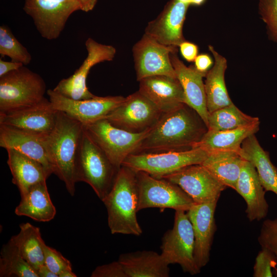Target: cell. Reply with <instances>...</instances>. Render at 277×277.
Returning <instances> with one entry per match:
<instances>
[{
  "label": "cell",
  "instance_id": "1f68e13d",
  "mask_svg": "<svg viewBox=\"0 0 277 277\" xmlns=\"http://www.w3.org/2000/svg\"><path fill=\"white\" fill-rule=\"evenodd\" d=\"M0 276L38 277V275L10 240L3 246L1 251Z\"/></svg>",
  "mask_w": 277,
  "mask_h": 277
},
{
  "label": "cell",
  "instance_id": "ffe728a7",
  "mask_svg": "<svg viewBox=\"0 0 277 277\" xmlns=\"http://www.w3.org/2000/svg\"><path fill=\"white\" fill-rule=\"evenodd\" d=\"M170 60L183 90L185 104L195 110L207 125L209 112L203 80L206 73L200 72L194 66H186L179 58L177 51L171 53Z\"/></svg>",
  "mask_w": 277,
  "mask_h": 277
},
{
  "label": "cell",
  "instance_id": "30bf717a",
  "mask_svg": "<svg viewBox=\"0 0 277 277\" xmlns=\"http://www.w3.org/2000/svg\"><path fill=\"white\" fill-rule=\"evenodd\" d=\"M24 10L31 17L41 36L56 39L70 16L80 10L76 0H25Z\"/></svg>",
  "mask_w": 277,
  "mask_h": 277
},
{
  "label": "cell",
  "instance_id": "4fadbf2b",
  "mask_svg": "<svg viewBox=\"0 0 277 277\" xmlns=\"http://www.w3.org/2000/svg\"><path fill=\"white\" fill-rule=\"evenodd\" d=\"M161 178L180 186L195 204L217 201L227 187L201 164L186 166Z\"/></svg>",
  "mask_w": 277,
  "mask_h": 277
},
{
  "label": "cell",
  "instance_id": "52a82bcc",
  "mask_svg": "<svg viewBox=\"0 0 277 277\" xmlns=\"http://www.w3.org/2000/svg\"><path fill=\"white\" fill-rule=\"evenodd\" d=\"M138 211L148 208L187 211L195 203L177 185L142 171H136Z\"/></svg>",
  "mask_w": 277,
  "mask_h": 277
},
{
  "label": "cell",
  "instance_id": "ab89813d",
  "mask_svg": "<svg viewBox=\"0 0 277 277\" xmlns=\"http://www.w3.org/2000/svg\"><path fill=\"white\" fill-rule=\"evenodd\" d=\"M194 67L200 72L206 73L212 65L211 57L207 54L197 55L194 61Z\"/></svg>",
  "mask_w": 277,
  "mask_h": 277
},
{
  "label": "cell",
  "instance_id": "5bb4252c",
  "mask_svg": "<svg viewBox=\"0 0 277 277\" xmlns=\"http://www.w3.org/2000/svg\"><path fill=\"white\" fill-rule=\"evenodd\" d=\"M47 93L53 107L81 122L84 126L105 118L125 100L122 96H98L74 100L67 98L53 89Z\"/></svg>",
  "mask_w": 277,
  "mask_h": 277
},
{
  "label": "cell",
  "instance_id": "b9f144b4",
  "mask_svg": "<svg viewBox=\"0 0 277 277\" xmlns=\"http://www.w3.org/2000/svg\"><path fill=\"white\" fill-rule=\"evenodd\" d=\"M81 6V10L84 12L91 11L95 6L97 0H76Z\"/></svg>",
  "mask_w": 277,
  "mask_h": 277
},
{
  "label": "cell",
  "instance_id": "f35d334b",
  "mask_svg": "<svg viewBox=\"0 0 277 277\" xmlns=\"http://www.w3.org/2000/svg\"><path fill=\"white\" fill-rule=\"evenodd\" d=\"M183 58L189 62L194 61L198 53V47L195 44L188 42H183L179 46Z\"/></svg>",
  "mask_w": 277,
  "mask_h": 277
},
{
  "label": "cell",
  "instance_id": "2e32d148",
  "mask_svg": "<svg viewBox=\"0 0 277 277\" xmlns=\"http://www.w3.org/2000/svg\"><path fill=\"white\" fill-rule=\"evenodd\" d=\"M58 111L50 100L45 97L31 106L0 113V125L37 134H45L54 128Z\"/></svg>",
  "mask_w": 277,
  "mask_h": 277
},
{
  "label": "cell",
  "instance_id": "6da1fadb",
  "mask_svg": "<svg viewBox=\"0 0 277 277\" xmlns=\"http://www.w3.org/2000/svg\"><path fill=\"white\" fill-rule=\"evenodd\" d=\"M207 130V125L196 111L183 104L163 113L133 153L190 150Z\"/></svg>",
  "mask_w": 277,
  "mask_h": 277
},
{
  "label": "cell",
  "instance_id": "5b68a950",
  "mask_svg": "<svg viewBox=\"0 0 277 277\" xmlns=\"http://www.w3.org/2000/svg\"><path fill=\"white\" fill-rule=\"evenodd\" d=\"M45 92L43 78L26 67L10 71L0 77V113L33 105Z\"/></svg>",
  "mask_w": 277,
  "mask_h": 277
},
{
  "label": "cell",
  "instance_id": "7402d4cb",
  "mask_svg": "<svg viewBox=\"0 0 277 277\" xmlns=\"http://www.w3.org/2000/svg\"><path fill=\"white\" fill-rule=\"evenodd\" d=\"M0 146L6 150H16L37 161L44 166L49 175L53 173L42 144L41 135L0 125Z\"/></svg>",
  "mask_w": 277,
  "mask_h": 277
},
{
  "label": "cell",
  "instance_id": "836d02e7",
  "mask_svg": "<svg viewBox=\"0 0 277 277\" xmlns=\"http://www.w3.org/2000/svg\"><path fill=\"white\" fill-rule=\"evenodd\" d=\"M258 10L269 39L277 44V0H258Z\"/></svg>",
  "mask_w": 277,
  "mask_h": 277
},
{
  "label": "cell",
  "instance_id": "44dd1931",
  "mask_svg": "<svg viewBox=\"0 0 277 277\" xmlns=\"http://www.w3.org/2000/svg\"><path fill=\"white\" fill-rule=\"evenodd\" d=\"M235 190L245 200L246 213L250 222L265 217L268 204L265 198V190L254 166L245 160Z\"/></svg>",
  "mask_w": 277,
  "mask_h": 277
},
{
  "label": "cell",
  "instance_id": "ee69618b",
  "mask_svg": "<svg viewBox=\"0 0 277 277\" xmlns=\"http://www.w3.org/2000/svg\"><path fill=\"white\" fill-rule=\"evenodd\" d=\"M179 1L188 4L189 6L190 5H193L196 6H200L202 5L206 0H179Z\"/></svg>",
  "mask_w": 277,
  "mask_h": 277
},
{
  "label": "cell",
  "instance_id": "3957f363",
  "mask_svg": "<svg viewBox=\"0 0 277 277\" xmlns=\"http://www.w3.org/2000/svg\"><path fill=\"white\" fill-rule=\"evenodd\" d=\"M102 201L107 210L108 225L112 234H142L136 216L138 197L136 171L122 166L110 191Z\"/></svg>",
  "mask_w": 277,
  "mask_h": 277
},
{
  "label": "cell",
  "instance_id": "d590c367",
  "mask_svg": "<svg viewBox=\"0 0 277 277\" xmlns=\"http://www.w3.org/2000/svg\"><path fill=\"white\" fill-rule=\"evenodd\" d=\"M277 259L269 250L262 248L256 258L253 266L254 277H272L273 270L276 268Z\"/></svg>",
  "mask_w": 277,
  "mask_h": 277
},
{
  "label": "cell",
  "instance_id": "8fae6325",
  "mask_svg": "<svg viewBox=\"0 0 277 277\" xmlns=\"http://www.w3.org/2000/svg\"><path fill=\"white\" fill-rule=\"evenodd\" d=\"M163 112L138 91L126 97L120 106L106 117L110 124L133 133L151 129Z\"/></svg>",
  "mask_w": 277,
  "mask_h": 277
},
{
  "label": "cell",
  "instance_id": "4316f807",
  "mask_svg": "<svg viewBox=\"0 0 277 277\" xmlns=\"http://www.w3.org/2000/svg\"><path fill=\"white\" fill-rule=\"evenodd\" d=\"M21 198L15 209L16 215L44 222H49L54 217L56 209L51 200L46 181L32 186Z\"/></svg>",
  "mask_w": 277,
  "mask_h": 277
},
{
  "label": "cell",
  "instance_id": "f6af8a7d",
  "mask_svg": "<svg viewBox=\"0 0 277 277\" xmlns=\"http://www.w3.org/2000/svg\"><path fill=\"white\" fill-rule=\"evenodd\" d=\"M76 275L72 271V270H67L62 272L59 274L58 277H76Z\"/></svg>",
  "mask_w": 277,
  "mask_h": 277
},
{
  "label": "cell",
  "instance_id": "9c48e42d",
  "mask_svg": "<svg viewBox=\"0 0 277 277\" xmlns=\"http://www.w3.org/2000/svg\"><path fill=\"white\" fill-rule=\"evenodd\" d=\"M84 128L111 163L118 168H120L129 155L136 151L151 129L142 133H133L113 126L106 118L85 125Z\"/></svg>",
  "mask_w": 277,
  "mask_h": 277
},
{
  "label": "cell",
  "instance_id": "8992f818",
  "mask_svg": "<svg viewBox=\"0 0 277 277\" xmlns=\"http://www.w3.org/2000/svg\"><path fill=\"white\" fill-rule=\"evenodd\" d=\"M173 226L163 235L161 255L167 263L180 265L191 275L200 272L194 258V236L192 224L186 211L175 210Z\"/></svg>",
  "mask_w": 277,
  "mask_h": 277
},
{
  "label": "cell",
  "instance_id": "8d00e7d4",
  "mask_svg": "<svg viewBox=\"0 0 277 277\" xmlns=\"http://www.w3.org/2000/svg\"><path fill=\"white\" fill-rule=\"evenodd\" d=\"M45 264L54 273L59 275L62 272L72 270L70 262L56 250L44 244Z\"/></svg>",
  "mask_w": 277,
  "mask_h": 277
},
{
  "label": "cell",
  "instance_id": "4dcf8cb0",
  "mask_svg": "<svg viewBox=\"0 0 277 277\" xmlns=\"http://www.w3.org/2000/svg\"><path fill=\"white\" fill-rule=\"evenodd\" d=\"M259 122L258 117L244 113L232 104L209 113L207 126L209 130L222 131L243 127Z\"/></svg>",
  "mask_w": 277,
  "mask_h": 277
},
{
  "label": "cell",
  "instance_id": "74e56055",
  "mask_svg": "<svg viewBox=\"0 0 277 277\" xmlns=\"http://www.w3.org/2000/svg\"><path fill=\"white\" fill-rule=\"evenodd\" d=\"M91 277H127L118 261L97 266L92 271Z\"/></svg>",
  "mask_w": 277,
  "mask_h": 277
},
{
  "label": "cell",
  "instance_id": "e0dca14e",
  "mask_svg": "<svg viewBox=\"0 0 277 277\" xmlns=\"http://www.w3.org/2000/svg\"><path fill=\"white\" fill-rule=\"evenodd\" d=\"M189 6L179 0H171L160 15L148 24L145 34L162 45L179 47L185 41L183 27Z\"/></svg>",
  "mask_w": 277,
  "mask_h": 277
},
{
  "label": "cell",
  "instance_id": "ba28073f",
  "mask_svg": "<svg viewBox=\"0 0 277 277\" xmlns=\"http://www.w3.org/2000/svg\"><path fill=\"white\" fill-rule=\"evenodd\" d=\"M208 154L199 147L181 151L132 153L122 166L161 178L186 166L201 164Z\"/></svg>",
  "mask_w": 277,
  "mask_h": 277
},
{
  "label": "cell",
  "instance_id": "d6a6232c",
  "mask_svg": "<svg viewBox=\"0 0 277 277\" xmlns=\"http://www.w3.org/2000/svg\"><path fill=\"white\" fill-rule=\"evenodd\" d=\"M0 54L25 65L29 64L32 60L27 49L17 39L10 29L4 25L0 27Z\"/></svg>",
  "mask_w": 277,
  "mask_h": 277
},
{
  "label": "cell",
  "instance_id": "ac0fdd59",
  "mask_svg": "<svg viewBox=\"0 0 277 277\" xmlns=\"http://www.w3.org/2000/svg\"><path fill=\"white\" fill-rule=\"evenodd\" d=\"M217 202L194 204L186 211L194 233V258L200 269L209 261L213 236L216 230L214 213Z\"/></svg>",
  "mask_w": 277,
  "mask_h": 277
},
{
  "label": "cell",
  "instance_id": "484cf974",
  "mask_svg": "<svg viewBox=\"0 0 277 277\" xmlns=\"http://www.w3.org/2000/svg\"><path fill=\"white\" fill-rule=\"evenodd\" d=\"M240 154L255 167L265 191L277 195V168L271 162L269 154L260 145L255 134L242 143Z\"/></svg>",
  "mask_w": 277,
  "mask_h": 277
},
{
  "label": "cell",
  "instance_id": "e575fe53",
  "mask_svg": "<svg viewBox=\"0 0 277 277\" xmlns=\"http://www.w3.org/2000/svg\"><path fill=\"white\" fill-rule=\"evenodd\" d=\"M258 240L262 248L272 252L277 259V218L264 221ZM273 274L277 277V267L273 270Z\"/></svg>",
  "mask_w": 277,
  "mask_h": 277
},
{
  "label": "cell",
  "instance_id": "f546056e",
  "mask_svg": "<svg viewBox=\"0 0 277 277\" xmlns=\"http://www.w3.org/2000/svg\"><path fill=\"white\" fill-rule=\"evenodd\" d=\"M10 240L17 247L24 260L37 272L45 264L44 241L40 229L29 223L20 225L19 232Z\"/></svg>",
  "mask_w": 277,
  "mask_h": 277
},
{
  "label": "cell",
  "instance_id": "83f0119b",
  "mask_svg": "<svg viewBox=\"0 0 277 277\" xmlns=\"http://www.w3.org/2000/svg\"><path fill=\"white\" fill-rule=\"evenodd\" d=\"M260 123L227 130H208L194 148L199 147L208 153L222 151L239 152L243 142L259 131Z\"/></svg>",
  "mask_w": 277,
  "mask_h": 277
},
{
  "label": "cell",
  "instance_id": "603a6c76",
  "mask_svg": "<svg viewBox=\"0 0 277 277\" xmlns=\"http://www.w3.org/2000/svg\"><path fill=\"white\" fill-rule=\"evenodd\" d=\"M7 164L12 175V183L18 188L21 196L34 185L46 181L50 176L37 161L12 149L6 150Z\"/></svg>",
  "mask_w": 277,
  "mask_h": 277
},
{
  "label": "cell",
  "instance_id": "60d3db41",
  "mask_svg": "<svg viewBox=\"0 0 277 277\" xmlns=\"http://www.w3.org/2000/svg\"><path fill=\"white\" fill-rule=\"evenodd\" d=\"M24 66L23 64L11 61V62L5 61L0 59V77L5 74L16 70Z\"/></svg>",
  "mask_w": 277,
  "mask_h": 277
},
{
  "label": "cell",
  "instance_id": "7bdbcfd3",
  "mask_svg": "<svg viewBox=\"0 0 277 277\" xmlns=\"http://www.w3.org/2000/svg\"><path fill=\"white\" fill-rule=\"evenodd\" d=\"M37 273L38 277H58V275L51 271L45 264L39 268Z\"/></svg>",
  "mask_w": 277,
  "mask_h": 277
},
{
  "label": "cell",
  "instance_id": "7c38bea8",
  "mask_svg": "<svg viewBox=\"0 0 277 277\" xmlns=\"http://www.w3.org/2000/svg\"><path fill=\"white\" fill-rule=\"evenodd\" d=\"M87 56L80 67L69 77L59 82L53 89L70 99L81 100L94 97L86 85L87 76L94 65L105 61H112L115 48L111 45L99 43L91 38L85 42Z\"/></svg>",
  "mask_w": 277,
  "mask_h": 277
},
{
  "label": "cell",
  "instance_id": "d6986e66",
  "mask_svg": "<svg viewBox=\"0 0 277 277\" xmlns=\"http://www.w3.org/2000/svg\"><path fill=\"white\" fill-rule=\"evenodd\" d=\"M138 82V91L163 113L171 111L185 104L183 90L177 78L158 75L145 77Z\"/></svg>",
  "mask_w": 277,
  "mask_h": 277
},
{
  "label": "cell",
  "instance_id": "f1b7e54d",
  "mask_svg": "<svg viewBox=\"0 0 277 277\" xmlns=\"http://www.w3.org/2000/svg\"><path fill=\"white\" fill-rule=\"evenodd\" d=\"M244 161L239 152L222 151L208 153L201 165L227 187L235 190Z\"/></svg>",
  "mask_w": 277,
  "mask_h": 277
},
{
  "label": "cell",
  "instance_id": "d4e9b609",
  "mask_svg": "<svg viewBox=\"0 0 277 277\" xmlns=\"http://www.w3.org/2000/svg\"><path fill=\"white\" fill-rule=\"evenodd\" d=\"M208 49L214 59L213 66L206 73L204 82L207 107L209 114L233 103L228 94L225 81L227 60L212 46L209 45Z\"/></svg>",
  "mask_w": 277,
  "mask_h": 277
},
{
  "label": "cell",
  "instance_id": "277c9868",
  "mask_svg": "<svg viewBox=\"0 0 277 277\" xmlns=\"http://www.w3.org/2000/svg\"><path fill=\"white\" fill-rule=\"evenodd\" d=\"M119 169L111 163L84 128L76 162L77 182L89 184L102 201L110 191Z\"/></svg>",
  "mask_w": 277,
  "mask_h": 277
},
{
  "label": "cell",
  "instance_id": "7a4b0ae2",
  "mask_svg": "<svg viewBox=\"0 0 277 277\" xmlns=\"http://www.w3.org/2000/svg\"><path fill=\"white\" fill-rule=\"evenodd\" d=\"M83 132L84 126L81 122L58 111L53 129L41 135L53 173L65 183L72 196L77 183L76 162Z\"/></svg>",
  "mask_w": 277,
  "mask_h": 277
},
{
  "label": "cell",
  "instance_id": "cb8c5ba5",
  "mask_svg": "<svg viewBox=\"0 0 277 277\" xmlns=\"http://www.w3.org/2000/svg\"><path fill=\"white\" fill-rule=\"evenodd\" d=\"M118 261L127 277H168L169 264L161 254L142 250L121 254Z\"/></svg>",
  "mask_w": 277,
  "mask_h": 277
},
{
  "label": "cell",
  "instance_id": "9a60e30c",
  "mask_svg": "<svg viewBox=\"0 0 277 277\" xmlns=\"http://www.w3.org/2000/svg\"><path fill=\"white\" fill-rule=\"evenodd\" d=\"M176 51L178 47L162 45L144 34L132 49L137 81L158 75L176 78L170 60Z\"/></svg>",
  "mask_w": 277,
  "mask_h": 277
}]
</instances>
